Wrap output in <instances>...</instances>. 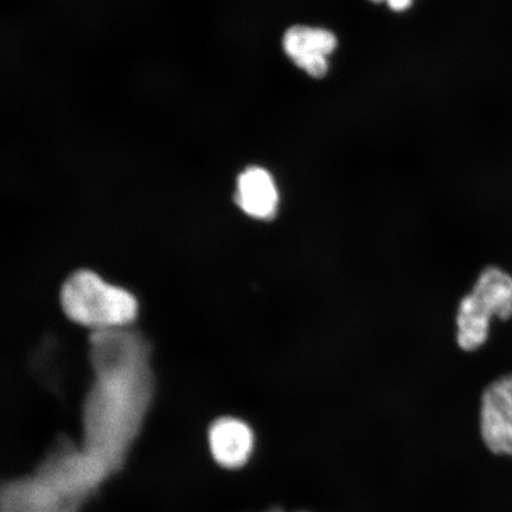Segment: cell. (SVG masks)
<instances>
[{
  "instance_id": "cell-1",
  "label": "cell",
  "mask_w": 512,
  "mask_h": 512,
  "mask_svg": "<svg viewBox=\"0 0 512 512\" xmlns=\"http://www.w3.org/2000/svg\"><path fill=\"white\" fill-rule=\"evenodd\" d=\"M91 347L98 380L83 412V450L115 473L143 424L151 399V373L138 336L115 329L95 331Z\"/></svg>"
},
{
  "instance_id": "cell-2",
  "label": "cell",
  "mask_w": 512,
  "mask_h": 512,
  "mask_svg": "<svg viewBox=\"0 0 512 512\" xmlns=\"http://www.w3.org/2000/svg\"><path fill=\"white\" fill-rule=\"evenodd\" d=\"M61 305L73 322L96 331L121 328L138 315L137 300L130 292L89 271L70 275L61 290Z\"/></svg>"
},
{
  "instance_id": "cell-3",
  "label": "cell",
  "mask_w": 512,
  "mask_h": 512,
  "mask_svg": "<svg viewBox=\"0 0 512 512\" xmlns=\"http://www.w3.org/2000/svg\"><path fill=\"white\" fill-rule=\"evenodd\" d=\"M492 317H512V278L490 266L480 273L473 290L460 302L457 342L465 351H475L488 341Z\"/></svg>"
},
{
  "instance_id": "cell-4",
  "label": "cell",
  "mask_w": 512,
  "mask_h": 512,
  "mask_svg": "<svg viewBox=\"0 0 512 512\" xmlns=\"http://www.w3.org/2000/svg\"><path fill=\"white\" fill-rule=\"evenodd\" d=\"M37 475L70 502L82 503L112 475L107 467L87 451L64 445L44 460Z\"/></svg>"
},
{
  "instance_id": "cell-5",
  "label": "cell",
  "mask_w": 512,
  "mask_h": 512,
  "mask_svg": "<svg viewBox=\"0 0 512 512\" xmlns=\"http://www.w3.org/2000/svg\"><path fill=\"white\" fill-rule=\"evenodd\" d=\"M480 432L490 451L512 456V374L485 389L480 407Z\"/></svg>"
},
{
  "instance_id": "cell-6",
  "label": "cell",
  "mask_w": 512,
  "mask_h": 512,
  "mask_svg": "<svg viewBox=\"0 0 512 512\" xmlns=\"http://www.w3.org/2000/svg\"><path fill=\"white\" fill-rule=\"evenodd\" d=\"M336 48L337 37L325 29L296 25L284 36L286 55L312 78H323L328 73V57Z\"/></svg>"
},
{
  "instance_id": "cell-7",
  "label": "cell",
  "mask_w": 512,
  "mask_h": 512,
  "mask_svg": "<svg viewBox=\"0 0 512 512\" xmlns=\"http://www.w3.org/2000/svg\"><path fill=\"white\" fill-rule=\"evenodd\" d=\"M235 202L253 219H273L278 211L279 192L270 172L260 166L243 171L238 179Z\"/></svg>"
},
{
  "instance_id": "cell-8",
  "label": "cell",
  "mask_w": 512,
  "mask_h": 512,
  "mask_svg": "<svg viewBox=\"0 0 512 512\" xmlns=\"http://www.w3.org/2000/svg\"><path fill=\"white\" fill-rule=\"evenodd\" d=\"M211 453L217 463L227 469H239L248 462L254 448V434L245 422L222 418L210 428Z\"/></svg>"
},
{
  "instance_id": "cell-9",
  "label": "cell",
  "mask_w": 512,
  "mask_h": 512,
  "mask_svg": "<svg viewBox=\"0 0 512 512\" xmlns=\"http://www.w3.org/2000/svg\"><path fill=\"white\" fill-rule=\"evenodd\" d=\"M374 3H387L389 8L394 11H405L411 8L413 0H371Z\"/></svg>"
},
{
  "instance_id": "cell-10",
  "label": "cell",
  "mask_w": 512,
  "mask_h": 512,
  "mask_svg": "<svg viewBox=\"0 0 512 512\" xmlns=\"http://www.w3.org/2000/svg\"><path fill=\"white\" fill-rule=\"evenodd\" d=\"M66 512H78V509H72V510H68Z\"/></svg>"
},
{
  "instance_id": "cell-11",
  "label": "cell",
  "mask_w": 512,
  "mask_h": 512,
  "mask_svg": "<svg viewBox=\"0 0 512 512\" xmlns=\"http://www.w3.org/2000/svg\"><path fill=\"white\" fill-rule=\"evenodd\" d=\"M270 512H283V511L275 509V510H272Z\"/></svg>"
}]
</instances>
